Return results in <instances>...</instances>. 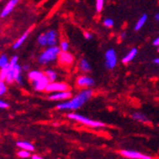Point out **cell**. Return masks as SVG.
<instances>
[{"label": "cell", "instance_id": "obj_24", "mask_svg": "<svg viewBox=\"0 0 159 159\" xmlns=\"http://www.w3.org/2000/svg\"><path fill=\"white\" fill-rule=\"evenodd\" d=\"M59 47H60L61 51H63V52H68V51H69V48H70V44H69V42L63 40V41L60 42V46H59Z\"/></svg>", "mask_w": 159, "mask_h": 159}, {"label": "cell", "instance_id": "obj_34", "mask_svg": "<svg viewBox=\"0 0 159 159\" xmlns=\"http://www.w3.org/2000/svg\"><path fill=\"white\" fill-rule=\"evenodd\" d=\"M153 63H155V64L159 65V57H157V58H155V59L153 60Z\"/></svg>", "mask_w": 159, "mask_h": 159}, {"label": "cell", "instance_id": "obj_11", "mask_svg": "<svg viewBox=\"0 0 159 159\" xmlns=\"http://www.w3.org/2000/svg\"><path fill=\"white\" fill-rule=\"evenodd\" d=\"M120 154L127 157V158H132V159H152V157L142 154L138 152L134 151H121Z\"/></svg>", "mask_w": 159, "mask_h": 159}, {"label": "cell", "instance_id": "obj_7", "mask_svg": "<svg viewBox=\"0 0 159 159\" xmlns=\"http://www.w3.org/2000/svg\"><path fill=\"white\" fill-rule=\"evenodd\" d=\"M117 64V55L114 49H109L105 52V68L112 70Z\"/></svg>", "mask_w": 159, "mask_h": 159}, {"label": "cell", "instance_id": "obj_13", "mask_svg": "<svg viewBox=\"0 0 159 159\" xmlns=\"http://www.w3.org/2000/svg\"><path fill=\"white\" fill-rule=\"evenodd\" d=\"M71 96V93L70 91H65V92H57L55 93L50 94L49 99L50 100H65L69 99Z\"/></svg>", "mask_w": 159, "mask_h": 159}, {"label": "cell", "instance_id": "obj_26", "mask_svg": "<svg viewBox=\"0 0 159 159\" xmlns=\"http://www.w3.org/2000/svg\"><path fill=\"white\" fill-rule=\"evenodd\" d=\"M103 24H104V26L107 27V28H111V27H113V25H114V21H113L111 18H106V19H104Z\"/></svg>", "mask_w": 159, "mask_h": 159}, {"label": "cell", "instance_id": "obj_2", "mask_svg": "<svg viewBox=\"0 0 159 159\" xmlns=\"http://www.w3.org/2000/svg\"><path fill=\"white\" fill-rule=\"evenodd\" d=\"M28 77L33 82L34 90L38 92L45 91L50 83V80L46 75L40 70H30V73L28 74Z\"/></svg>", "mask_w": 159, "mask_h": 159}, {"label": "cell", "instance_id": "obj_5", "mask_svg": "<svg viewBox=\"0 0 159 159\" xmlns=\"http://www.w3.org/2000/svg\"><path fill=\"white\" fill-rule=\"evenodd\" d=\"M9 70H8V75L6 78V81L8 83H11L12 81H16L18 84H22L23 80H22V67H20L18 64L16 65H11L9 64Z\"/></svg>", "mask_w": 159, "mask_h": 159}, {"label": "cell", "instance_id": "obj_15", "mask_svg": "<svg viewBox=\"0 0 159 159\" xmlns=\"http://www.w3.org/2000/svg\"><path fill=\"white\" fill-rule=\"evenodd\" d=\"M31 33V29H29V30H27L16 42H14V44L12 45V48L14 49V50H16V49H18L19 47H21L22 46V44L23 43L26 41V39H27V37H28V35H29V34Z\"/></svg>", "mask_w": 159, "mask_h": 159}, {"label": "cell", "instance_id": "obj_31", "mask_svg": "<svg viewBox=\"0 0 159 159\" xmlns=\"http://www.w3.org/2000/svg\"><path fill=\"white\" fill-rule=\"evenodd\" d=\"M126 36H127V34H126L125 32L121 33V34H120V35H119V37H120V39H121V40H124V39L126 38Z\"/></svg>", "mask_w": 159, "mask_h": 159}, {"label": "cell", "instance_id": "obj_29", "mask_svg": "<svg viewBox=\"0 0 159 159\" xmlns=\"http://www.w3.org/2000/svg\"><path fill=\"white\" fill-rule=\"evenodd\" d=\"M84 37H85V39H87V40H91V39H93V35L91 33H85V34H84Z\"/></svg>", "mask_w": 159, "mask_h": 159}, {"label": "cell", "instance_id": "obj_1", "mask_svg": "<svg viewBox=\"0 0 159 159\" xmlns=\"http://www.w3.org/2000/svg\"><path fill=\"white\" fill-rule=\"evenodd\" d=\"M93 95V91L90 89H84L75 97L70 99L66 102L59 103L56 106L58 110H77L81 106H83L87 101H88L91 96Z\"/></svg>", "mask_w": 159, "mask_h": 159}, {"label": "cell", "instance_id": "obj_20", "mask_svg": "<svg viewBox=\"0 0 159 159\" xmlns=\"http://www.w3.org/2000/svg\"><path fill=\"white\" fill-rule=\"evenodd\" d=\"M132 117L134 120L139 121V122H147L148 121V118L141 112H134L133 115H132Z\"/></svg>", "mask_w": 159, "mask_h": 159}, {"label": "cell", "instance_id": "obj_17", "mask_svg": "<svg viewBox=\"0 0 159 159\" xmlns=\"http://www.w3.org/2000/svg\"><path fill=\"white\" fill-rule=\"evenodd\" d=\"M147 19H148V16H147V13H144L141 16V17L137 20L135 26H134V31L137 32L139 30H141V29L143 28V26L145 25V23L147 22Z\"/></svg>", "mask_w": 159, "mask_h": 159}, {"label": "cell", "instance_id": "obj_23", "mask_svg": "<svg viewBox=\"0 0 159 159\" xmlns=\"http://www.w3.org/2000/svg\"><path fill=\"white\" fill-rule=\"evenodd\" d=\"M104 8V0H96L95 1V9L97 12H100Z\"/></svg>", "mask_w": 159, "mask_h": 159}, {"label": "cell", "instance_id": "obj_9", "mask_svg": "<svg viewBox=\"0 0 159 159\" xmlns=\"http://www.w3.org/2000/svg\"><path fill=\"white\" fill-rule=\"evenodd\" d=\"M57 60H58L59 64L62 65V66H70V65H71L74 63L75 57H74L73 54H71L70 52H69L61 51L59 55H58V58H57Z\"/></svg>", "mask_w": 159, "mask_h": 159}, {"label": "cell", "instance_id": "obj_37", "mask_svg": "<svg viewBox=\"0 0 159 159\" xmlns=\"http://www.w3.org/2000/svg\"><path fill=\"white\" fill-rule=\"evenodd\" d=\"M0 1H1V0H0Z\"/></svg>", "mask_w": 159, "mask_h": 159}, {"label": "cell", "instance_id": "obj_14", "mask_svg": "<svg viewBox=\"0 0 159 159\" xmlns=\"http://www.w3.org/2000/svg\"><path fill=\"white\" fill-rule=\"evenodd\" d=\"M137 52H138V50L136 49V48H133V49H131L129 50V52L123 57L122 58V62L124 63V64H128L129 62H131L134 57L136 56V54H137Z\"/></svg>", "mask_w": 159, "mask_h": 159}, {"label": "cell", "instance_id": "obj_35", "mask_svg": "<svg viewBox=\"0 0 159 159\" xmlns=\"http://www.w3.org/2000/svg\"><path fill=\"white\" fill-rule=\"evenodd\" d=\"M154 18H155V20H156V21H159V13H156V14H155Z\"/></svg>", "mask_w": 159, "mask_h": 159}, {"label": "cell", "instance_id": "obj_25", "mask_svg": "<svg viewBox=\"0 0 159 159\" xmlns=\"http://www.w3.org/2000/svg\"><path fill=\"white\" fill-rule=\"evenodd\" d=\"M17 154L21 158H28V157H30V155H31L30 151H27V150H21L20 152H18Z\"/></svg>", "mask_w": 159, "mask_h": 159}, {"label": "cell", "instance_id": "obj_33", "mask_svg": "<svg viewBox=\"0 0 159 159\" xmlns=\"http://www.w3.org/2000/svg\"><path fill=\"white\" fill-rule=\"evenodd\" d=\"M32 159H43V158L40 157V156H38V155H33L32 156Z\"/></svg>", "mask_w": 159, "mask_h": 159}, {"label": "cell", "instance_id": "obj_16", "mask_svg": "<svg viewBox=\"0 0 159 159\" xmlns=\"http://www.w3.org/2000/svg\"><path fill=\"white\" fill-rule=\"evenodd\" d=\"M78 68L82 73H90V71L92 70V67H91L89 61L85 58L80 59L79 64H78Z\"/></svg>", "mask_w": 159, "mask_h": 159}, {"label": "cell", "instance_id": "obj_3", "mask_svg": "<svg viewBox=\"0 0 159 159\" xmlns=\"http://www.w3.org/2000/svg\"><path fill=\"white\" fill-rule=\"evenodd\" d=\"M60 52H61L60 47L50 46L41 52V54L38 57V62L41 65H47L49 63H52L58 58Z\"/></svg>", "mask_w": 159, "mask_h": 159}, {"label": "cell", "instance_id": "obj_22", "mask_svg": "<svg viewBox=\"0 0 159 159\" xmlns=\"http://www.w3.org/2000/svg\"><path fill=\"white\" fill-rule=\"evenodd\" d=\"M8 67L2 68L1 70H0V80H3V81L6 80L7 75H8V70H9V68Z\"/></svg>", "mask_w": 159, "mask_h": 159}, {"label": "cell", "instance_id": "obj_28", "mask_svg": "<svg viewBox=\"0 0 159 159\" xmlns=\"http://www.w3.org/2000/svg\"><path fill=\"white\" fill-rule=\"evenodd\" d=\"M7 108H9V104L0 99V109H7Z\"/></svg>", "mask_w": 159, "mask_h": 159}, {"label": "cell", "instance_id": "obj_19", "mask_svg": "<svg viewBox=\"0 0 159 159\" xmlns=\"http://www.w3.org/2000/svg\"><path fill=\"white\" fill-rule=\"evenodd\" d=\"M45 75L46 76L48 77V79L50 80V82L52 81H55L56 78H57V74H56V71L52 70V69H48L46 71H45Z\"/></svg>", "mask_w": 159, "mask_h": 159}, {"label": "cell", "instance_id": "obj_10", "mask_svg": "<svg viewBox=\"0 0 159 159\" xmlns=\"http://www.w3.org/2000/svg\"><path fill=\"white\" fill-rule=\"evenodd\" d=\"M94 84H95L94 80L89 75H80L76 79V85L80 87V88L88 89L90 87L94 86Z\"/></svg>", "mask_w": 159, "mask_h": 159}, {"label": "cell", "instance_id": "obj_6", "mask_svg": "<svg viewBox=\"0 0 159 159\" xmlns=\"http://www.w3.org/2000/svg\"><path fill=\"white\" fill-rule=\"evenodd\" d=\"M68 117L70 119H73L75 120L79 123H82L84 125H87L89 127H93V128H102L105 127V124L103 122H100V121H96L93 119H90L88 117H85L81 114L78 113H69L68 114Z\"/></svg>", "mask_w": 159, "mask_h": 159}, {"label": "cell", "instance_id": "obj_4", "mask_svg": "<svg viewBox=\"0 0 159 159\" xmlns=\"http://www.w3.org/2000/svg\"><path fill=\"white\" fill-rule=\"evenodd\" d=\"M37 42L40 46H56L57 33L54 30H50L46 33L41 34L37 37Z\"/></svg>", "mask_w": 159, "mask_h": 159}, {"label": "cell", "instance_id": "obj_8", "mask_svg": "<svg viewBox=\"0 0 159 159\" xmlns=\"http://www.w3.org/2000/svg\"><path fill=\"white\" fill-rule=\"evenodd\" d=\"M65 91H69V84L64 82H56V81L50 82L45 90V92L47 93L65 92Z\"/></svg>", "mask_w": 159, "mask_h": 159}, {"label": "cell", "instance_id": "obj_27", "mask_svg": "<svg viewBox=\"0 0 159 159\" xmlns=\"http://www.w3.org/2000/svg\"><path fill=\"white\" fill-rule=\"evenodd\" d=\"M7 91V87H6V84L4 83L3 80H0V96L3 95Z\"/></svg>", "mask_w": 159, "mask_h": 159}, {"label": "cell", "instance_id": "obj_30", "mask_svg": "<svg viewBox=\"0 0 159 159\" xmlns=\"http://www.w3.org/2000/svg\"><path fill=\"white\" fill-rule=\"evenodd\" d=\"M152 44H153L154 46H158V47H159V36H158V37H156V38L153 40Z\"/></svg>", "mask_w": 159, "mask_h": 159}, {"label": "cell", "instance_id": "obj_18", "mask_svg": "<svg viewBox=\"0 0 159 159\" xmlns=\"http://www.w3.org/2000/svg\"><path fill=\"white\" fill-rule=\"evenodd\" d=\"M16 146L21 148L22 150H27V151H30V152H33L34 150V147L32 145L31 143L25 142V141H18L16 143Z\"/></svg>", "mask_w": 159, "mask_h": 159}, {"label": "cell", "instance_id": "obj_36", "mask_svg": "<svg viewBox=\"0 0 159 159\" xmlns=\"http://www.w3.org/2000/svg\"><path fill=\"white\" fill-rule=\"evenodd\" d=\"M158 52H159V48H158Z\"/></svg>", "mask_w": 159, "mask_h": 159}, {"label": "cell", "instance_id": "obj_21", "mask_svg": "<svg viewBox=\"0 0 159 159\" xmlns=\"http://www.w3.org/2000/svg\"><path fill=\"white\" fill-rule=\"evenodd\" d=\"M10 64V60L8 58V56L6 54H2L0 55V69L8 67Z\"/></svg>", "mask_w": 159, "mask_h": 159}, {"label": "cell", "instance_id": "obj_12", "mask_svg": "<svg viewBox=\"0 0 159 159\" xmlns=\"http://www.w3.org/2000/svg\"><path fill=\"white\" fill-rule=\"evenodd\" d=\"M19 1H20V0H10V1L5 5V7L2 10L1 13H0L1 17H6L7 16H9V14L12 11V10L14 9V7L18 4Z\"/></svg>", "mask_w": 159, "mask_h": 159}, {"label": "cell", "instance_id": "obj_32", "mask_svg": "<svg viewBox=\"0 0 159 159\" xmlns=\"http://www.w3.org/2000/svg\"><path fill=\"white\" fill-rule=\"evenodd\" d=\"M22 70H30V65L24 64V65L22 66Z\"/></svg>", "mask_w": 159, "mask_h": 159}]
</instances>
